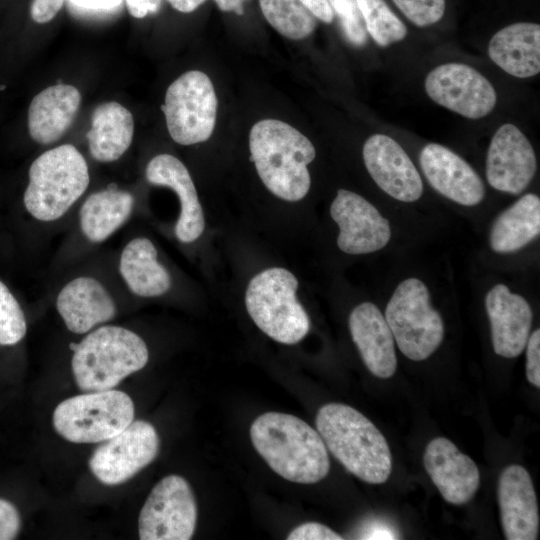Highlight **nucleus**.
Segmentation results:
<instances>
[{
    "instance_id": "f257e3e1",
    "label": "nucleus",
    "mask_w": 540,
    "mask_h": 540,
    "mask_svg": "<svg viewBox=\"0 0 540 540\" xmlns=\"http://www.w3.org/2000/svg\"><path fill=\"white\" fill-rule=\"evenodd\" d=\"M250 438L266 463L286 480L313 484L329 472L330 460L323 439L296 416L264 413L252 423Z\"/></svg>"
},
{
    "instance_id": "f03ea898",
    "label": "nucleus",
    "mask_w": 540,
    "mask_h": 540,
    "mask_svg": "<svg viewBox=\"0 0 540 540\" xmlns=\"http://www.w3.org/2000/svg\"><path fill=\"white\" fill-rule=\"evenodd\" d=\"M249 149L261 181L273 195L289 202L306 196L311 185L307 165L316 151L305 135L283 121L264 119L252 126Z\"/></svg>"
},
{
    "instance_id": "7ed1b4c3",
    "label": "nucleus",
    "mask_w": 540,
    "mask_h": 540,
    "mask_svg": "<svg viewBox=\"0 0 540 540\" xmlns=\"http://www.w3.org/2000/svg\"><path fill=\"white\" fill-rule=\"evenodd\" d=\"M316 428L332 455L359 479L381 484L392 470L389 445L362 413L342 403H328L317 412Z\"/></svg>"
},
{
    "instance_id": "20e7f679",
    "label": "nucleus",
    "mask_w": 540,
    "mask_h": 540,
    "mask_svg": "<svg viewBox=\"0 0 540 540\" xmlns=\"http://www.w3.org/2000/svg\"><path fill=\"white\" fill-rule=\"evenodd\" d=\"M72 371L80 390L96 392L117 386L124 378L141 370L149 352L144 340L120 326H102L72 344Z\"/></svg>"
},
{
    "instance_id": "39448f33",
    "label": "nucleus",
    "mask_w": 540,
    "mask_h": 540,
    "mask_svg": "<svg viewBox=\"0 0 540 540\" xmlns=\"http://www.w3.org/2000/svg\"><path fill=\"white\" fill-rule=\"evenodd\" d=\"M89 182L88 165L79 150L71 144L57 146L32 162L24 206L39 221H55L83 195Z\"/></svg>"
},
{
    "instance_id": "423d86ee",
    "label": "nucleus",
    "mask_w": 540,
    "mask_h": 540,
    "mask_svg": "<svg viewBox=\"0 0 540 540\" xmlns=\"http://www.w3.org/2000/svg\"><path fill=\"white\" fill-rule=\"evenodd\" d=\"M298 281L287 269L273 267L249 282L245 304L248 314L267 336L287 345L296 344L309 332V317L296 298Z\"/></svg>"
},
{
    "instance_id": "0eeeda50",
    "label": "nucleus",
    "mask_w": 540,
    "mask_h": 540,
    "mask_svg": "<svg viewBox=\"0 0 540 540\" xmlns=\"http://www.w3.org/2000/svg\"><path fill=\"white\" fill-rule=\"evenodd\" d=\"M384 317L398 348L413 361L430 357L443 340L442 317L431 305L427 286L418 278H407L397 286Z\"/></svg>"
},
{
    "instance_id": "6e6552de",
    "label": "nucleus",
    "mask_w": 540,
    "mask_h": 540,
    "mask_svg": "<svg viewBox=\"0 0 540 540\" xmlns=\"http://www.w3.org/2000/svg\"><path fill=\"white\" fill-rule=\"evenodd\" d=\"M134 403L119 390L88 392L57 405L52 421L56 432L69 442H103L124 430L134 418Z\"/></svg>"
},
{
    "instance_id": "1a4fd4ad",
    "label": "nucleus",
    "mask_w": 540,
    "mask_h": 540,
    "mask_svg": "<svg viewBox=\"0 0 540 540\" xmlns=\"http://www.w3.org/2000/svg\"><path fill=\"white\" fill-rule=\"evenodd\" d=\"M217 105L207 74L191 70L180 75L169 85L162 106L171 138L180 145L208 140L215 127Z\"/></svg>"
},
{
    "instance_id": "9d476101",
    "label": "nucleus",
    "mask_w": 540,
    "mask_h": 540,
    "mask_svg": "<svg viewBox=\"0 0 540 540\" xmlns=\"http://www.w3.org/2000/svg\"><path fill=\"white\" fill-rule=\"evenodd\" d=\"M196 521L197 506L189 483L179 475H168L153 487L140 511L139 538L188 540Z\"/></svg>"
},
{
    "instance_id": "9b49d317",
    "label": "nucleus",
    "mask_w": 540,
    "mask_h": 540,
    "mask_svg": "<svg viewBox=\"0 0 540 540\" xmlns=\"http://www.w3.org/2000/svg\"><path fill=\"white\" fill-rule=\"evenodd\" d=\"M159 451V436L146 421H132L105 440L89 459L92 474L105 485L122 484L149 465Z\"/></svg>"
},
{
    "instance_id": "f8f14e48",
    "label": "nucleus",
    "mask_w": 540,
    "mask_h": 540,
    "mask_svg": "<svg viewBox=\"0 0 540 540\" xmlns=\"http://www.w3.org/2000/svg\"><path fill=\"white\" fill-rule=\"evenodd\" d=\"M429 98L466 118L479 119L495 107L497 94L479 71L462 63H446L431 70L425 79Z\"/></svg>"
},
{
    "instance_id": "ddd939ff",
    "label": "nucleus",
    "mask_w": 540,
    "mask_h": 540,
    "mask_svg": "<svg viewBox=\"0 0 540 540\" xmlns=\"http://www.w3.org/2000/svg\"><path fill=\"white\" fill-rule=\"evenodd\" d=\"M339 227L337 245L347 254H367L384 248L391 239L389 221L362 196L339 189L330 206Z\"/></svg>"
},
{
    "instance_id": "4468645a",
    "label": "nucleus",
    "mask_w": 540,
    "mask_h": 540,
    "mask_svg": "<svg viewBox=\"0 0 540 540\" xmlns=\"http://www.w3.org/2000/svg\"><path fill=\"white\" fill-rule=\"evenodd\" d=\"M536 169L535 152L527 137L513 124L500 126L487 151L488 183L498 191L518 195L528 187Z\"/></svg>"
},
{
    "instance_id": "2eb2a0df",
    "label": "nucleus",
    "mask_w": 540,
    "mask_h": 540,
    "mask_svg": "<svg viewBox=\"0 0 540 540\" xmlns=\"http://www.w3.org/2000/svg\"><path fill=\"white\" fill-rule=\"evenodd\" d=\"M365 167L386 194L402 202H414L423 194V183L405 150L384 134L370 136L363 146Z\"/></svg>"
},
{
    "instance_id": "dca6fc26",
    "label": "nucleus",
    "mask_w": 540,
    "mask_h": 540,
    "mask_svg": "<svg viewBox=\"0 0 540 540\" xmlns=\"http://www.w3.org/2000/svg\"><path fill=\"white\" fill-rule=\"evenodd\" d=\"M419 163L429 184L444 197L463 206L482 202L485 187L481 178L449 148L429 143L422 148Z\"/></svg>"
},
{
    "instance_id": "f3484780",
    "label": "nucleus",
    "mask_w": 540,
    "mask_h": 540,
    "mask_svg": "<svg viewBox=\"0 0 540 540\" xmlns=\"http://www.w3.org/2000/svg\"><path fill=\"white\" fill-rule=\"evenodd\" d=\"M424 467L442 497L454 505L469 502L480 484L475 462L449 439L437 437L426 446Z\"/></svg>"
},
{
    "instance_id": "a211bd4d",
    "label": "nucleus",
    "mask_w": 540,
    "mask_h": 540,
    "mask_svg": "<svg viewBox=\"0 0 540 540\" xmlns=\"http://www.w3.org/2000/svg\"><path fill=\"white\" fill-rule=\"evenodd\" d=\"M494 352L505 358L517 357L524 350L533 313L527 300L504 284L494 285L485 297Z\"/></svg>"
},
{
    "instance_id": "6ab92c4d",
    "label": "nucleus",
    "mask_w": 540,
    "mask_h": 540,
    "mask_svg": "<svg viewBox=\"0 0 540 540\" xmlns=\"http://www.w3.org/2000/svg\"><path fill=\"white\" fill-rule=\"evenodd\" d=\"M498 503L505 538L535 540L539 533V512L530 474L517 464L507 466L498 481Z\"/></svg>"
},
{
    "instance_id": "aec40b11",
    "label": "nucleus",
    "mask_w": 540,
    "mask_h": 540,
    "mask_svg": "<svg viewBox=\"0 0 540 540\" xmlns=\"http://www.w3.org/2000/svg\"><path fill=\"white\" fill-rule=\"evenodd\" d=\"M149 183L171 188L180 200V215L175 234L182 243L197 240L204 231L205 220L197 191L186 166L175 156L159 154L147 164L145 171Z\"/></svg>"
},
{
    "instance_id": "412c9836",
    "label": "nucleus",
    "mask_w": 540,
    "mask_h": 540,
    "mask_svg": "<svg viewBox=\"0 0 540 540\" xmlns=\"http://www.w3.org/2000/svg\"><path fill=\"white\" fill-rule=\"evenodd\" d=\"M56 308L67 329L75 334H85L117 313L109 291L89 276L69 281L56 298Z\"/></svg>"
},
{
    "instance_id": "4be33fe9",
    "label": "nucleus",
    "mask_w": 540,
    "mask_h": 540,
    "mask_svg": "<svg viewBox=\"0 0 540 540\" xmlns=\"http://www.w3.org/2000/svg\"><path fill=\"white\" fill-rule=\"evenodd\" d=\"M349 329L362 360L378 378H390L397 368L394 337L385 317L371 302L357 305L349 316Z\"/></svg>"
},
{
    "instance_id": "5701e85b",
    "label": "nucleus",
    "mask_w": 540,
    "mask_h": 540,
    "mask_svg": "<svg viewBox=\"0 0 540 540\" xmlns=\"http://www.w3.org/2000/svg\"><path fill=\"white\" fill-rule=\"evenodd\" d=\"M81 104L79 90L58 83L38 93L28 109V129L31 138L42 145L60 139L73 123Z\"/></svg>"
},
{
    "instance_id": "b1692460",
    "label": "nucleus",
    "mask_w": 540,
    "mask_h": 540,
    "mask_svg": "<svg viewBox=\"0 0 540 540\" xmlns=\"http://www.w3.org/2000/svg\"><path fill=\"white\" fill-rule=\"evenodd\" d=\"M488 55L508 74L529 78L540 72V26L518 22L496 32L489 41Z\"/></svg>"
},
{
    "instance_id": "393cba45",
    "label": "nucleus",
    "mask_w": 540,
    "mask_h": 540,
    "mask_svg": "<svg viewBox=\"0 0 540 540\" xmlns=\"http://www.w3.org/2000/svg\"><path fill=\"white\" fill-rule=\"evenodd\" d=\"M134 133L131 112L118 102L97 106L86 134L90 155L99 162L118 160L130 147Z\"/></svg>"
},
{
    "instance_id": "a878e982",
    "label": "nucleus",
    "mask_w": 540,
    "mask_h": 540,
    "mask_svg": "<svg viewBox=\"0 0 540 540\" xmlns=\"http://www.w3.org/2000/svg\"><path fill=\"white\" fill-rule=\"evenodd\" d=\"M119 272L129 290L140 297H158L171 287L170 275L157 260L154 244L145 237L132 239L125 245Z\"/></svg>"
},
{
    "instance_id": "bb28decb",
    "label": "nucleus",
    "mask_w": 540,
    "mask_h": 540,
    "mask_svg": "<svg viewBox=\"0 0 540 540\" xmlns=\"http://www.w3.org/2000/svg\"><path fill=\"white\" fill-rule=\"evenodd\" d=\"M539 233L540 198L536 194L528 193L494 220L489 233V243L497 253H511L528 245Z\"/></svg>"
},
{
    "instance_id": "cd10ccee",
    "label": "nucleus",
    "mask_w": 540,
    "mask_h": 540,
    "mask_svg": "<svg viewBox=\"0 0 540 540\" xmlns=\"http://www.w3.org/2000/svg\"><path fill=\"white\" fill-rule=\"evenodd\" d=\"M133 207L134 197L127 191L108 188L95 192L79 210L81 231L90 242H103L128 220Z\"/></svg>"
},
{
    "instance_id": "c85d7f7f",
    "label": "nucleus",
    "mask_w": 540,
    "mask_h": 540,
    "mask_svg": "<svg viewBox=\"0 0 540 540\" xmlns=\"http://www.w3.org/2000/svg\"><path fill=\"white\" fill-rule=\"evenodd\" d=\"M259 5L267 22L286 38L304 39L316 27L315 17L300 0H259Z\"/></svg>"
},
{
    "instance_id": "c756f323",
    "label": "nucleus",
    "mask_w": 540,
    "mask_h": 540,
    "mask_svg": "<svg viewBox=\"0 0 540 540\" xmlns=\"http://www.w3.org/2000/svg\"><path fill=\"white\" fill-rule=\"evenodd\" d=\"M366 30L382 47L403 40L407 35L405 24L391 11L384 0H356Z\"/></svg>"
},
{
    "instance_id": "7c9ffc66",
    "label": "nucleus",
    "mask_w": 540,
    "mask_h": 540,
    "mask_svg": "<svg viewBox=\"0 0 540 540\" xmlns=\"http://www.w3.org/2000/svg\"><path fill=\"white\" fill-rule=\"evenodd\" d=\"M26 331V318L20 304L0 280V345L17 344L24 338Z\"/></svg>"
},
{
    "instance_id": "2f4dec72",
    "label": "nucleus",
    "mask_w": 540,
    "mask_h": 540,
    "mask_svg": "<svg viewBox=\"0 0 540 540\" xmlns=\"http://www.w3.org/2000/svg\"><path fill=\"white\" fill-rule=\"evenodd\" d=\"M328 2L339 18L347 40L355 46H363L367 41V33L357 1L328 0Z\"/></svg>"
},
{
    "instance_id": "473e14b6",
    "label": "nucleus",
    "mask_w": 540,
    "mask_h": 540,
    "mask_svg": "<svg viewBox=\"0 0 540 540\" xmlns=\"http://www.w3.org/2000/svg\"><path fill=\"white\" fill-rule=\"evenodd\" d=\"M405 17L418 27L432 25L444 15L446 0H392Z\"/></svg>"
},
{
    "instance_id": "72a5a7b5",
    "label": "nucleus",
    "mask_w": 540,
    "mask_h": 540,
    "mask_svg": "<svg viewBox=\"0 0 540 540\" xmlns=\"http://www.w3.org/2000/svg\"><path fill=\"white\" fill-rule=\"evenodd\" d=\"M288 540H342L343 537L326 525L318 522H306L294 528L287 536Z\"/></svg>"
},
{
    "instance_id": "f704fd0d",
    "label": "nucleus",
    "mask_w": 540,
    "mask_h": 540,
    "mask_svg": "<svg viewBox=\"0 0 540 540\" xmlns=\"http://www.w3.org/2000/svg\"><path fill=\"white\" fill-rule=\"evenodd\" d=\"M526 378L535 387H540V330L536 329L526 343Z\"/></svg>"
},
{
    "instance_id": "c9c22d12",
    "label": "nucleus",
    "mask_w": 540,
    "mask_h": 540,
    "mask_svg": "<svg viewBox=\"0 0 540 540\" xmlns=\"http://www.w3.org/2000/svg\"><path fill=\"white\" fill-rule=\"evenodd\" d=\"M21 527V518L13 503L0 498V540L15 539Z\"/></svg>"
},
{
    "instance_id": "e433bc0d",
    "label": "nucleus",
    "mask_w": 540,
    "mask_h": 540,
    "mask_svg": "<svg viewBox=\"0 0 540 540\" xmlns=\"http://www.w3.org/2000/svg\"><path fill=\"white\" fill-rule=\"evenodd\" d=\"M359 539H398L397 530L383 519L365 521L356 533Z\"/></svg>"
},
{
    "instance_id": "4c0bfd02",
    "label": "nucleus",
    "mask_w": 540,
    "mask_h": 540,
    "mask_svg": "<svg viewBox=\"0 0 540 540\" xmlns=\"http://www.w3.org/2000/svg\"><path fill=\"white\" fill-rule=\"evenodd\" d=\"M64 0H33L30 14L36 23L50 22L63 6Z\"/></svg>"
},
{
    "instance_id": "58836bf2",
    "label": "nucleus",
    "mask_w": 540,
    "mask_h": 540,
    "mask_svg": "<svg viewBox=\"0 0 540 540\" xmlns=\"http://www.w3.org/2000/svg\"><path fill=\"white\" fill-rule=\"evenodd\" d=\"M123 0H68L75 9L95 12L112 11L122 4Z\"/></svg>"
},
{
    "instance_id": "ea45409f",
    "label": "nucleus",
    "mask_w": 540,
    "mask_h": 540,
    "mask_svg": "<svg viewBox=\"0 0 540 540\" xmlns=\"http://www.w3.org/2000/svg\"><path fill=\"white\" fill-rule=\"evenodd\" d=\"M128 12L134 18H144L148 14L156 13L161 5V0H125Z\"/></svg>"
},
{
    "instance_id": "a19ab883",
    "label": "nucleus",
    "mask_w": 540,
    "mask_h": 540,
    "mask_svg": "<svg viewBox=\"0 0 540 540\" xmlns=\"http://www.w3.org/2000/svg\"><path fill=\"white\" fill-rule=\"evenodd\" d=\"M301 3L313 14V16L324 23H331L334 19V12L328 0H300Z\"/></svg>"
},
{
    "instance_id": "79ce46f5",
    "label": "nucleus",
    "mask_w": 540,
    "mask_h": 540,
    "mask_svg": "<svg viewBox=\"0 0 540 540\" xmlns=\"http://www.w3.org/2000/svg\"><path fill=\"white\" fill-rule=\"evenodd\" d=\"M168 2L179 12L190 13L203 4L205 0H168Z\"/></svg>"
},
{
    "instance_id": "37998d69",
    "label": "nucleus",
    "mask_w": 540,
    "mask_h": 540,
    "mask_svg": "<svg viewBox=\"0 0 540 540\" xmlns=\"http://www.w3.org/2000/svg\"><path fill=\"white\" fill-rule=\"evenodd\" d=\"M247 0H215L220 10L224 12L234 11L241 15L243 13V3Z\"/></svg>"
}]
</instances>
